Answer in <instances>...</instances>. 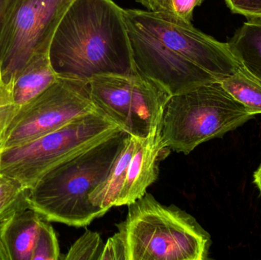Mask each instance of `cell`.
Masks as SVG:
<instances>
[{
	"instance_id": "9a60e30c",
	"label": "cell",
	"mask_w": 261,
	"mask_h": 260,
	"mask_svg": "<svg viewBox=\"0 0 261 260\" xmlns=\"http://www.w3.org/2000/svg\"><path fill=\"white\" fill-rule=\"evenodd\" d=\"M228 44L241 67L261 82V19H248Z\"/></svg>"
},
{
	"instance_id": "603a6c76",
	"label": "cell",
	"mask_w": 261,
	"mask_h": 260,
	"mask_svg": "<svg viewBox=\"0 0 261 260\" xmlns=\"http://www.w3.org/2000/svg\"><path fill=\"white\" fill-rule=\"evenodd\" d=\"M234 14L244 15L248 19H261V0H225Z\"/></svg>"
},
{
	"instance_id": "5b68a950",
	"label": "cell",
	"mask_w": 261,
	"mask_h": 260,
	"mask_svg": "<svg viewBox=\"0 0 261 260\" xmlns=\"http://www.w3.org/2000/svg\"><path fill=\"white\" fill-rule=\"evenodd\" d=\"M121 129L99 108L35 140L0 150V174L32 189L58 165Z\"/></svg>"
},
{
	"instance_id": "e0dca14e",
	"label": "cell",
	"mask_w": 261,
	"mask_h": 260,
	"mask_svg": "<svg viewBox=\"0 0 261 260\" xmlns=\"http://www.w3.org/2000/svg\"><path fill=\"white\" fill-rule=\"evenodd\" d=\"M28 192L18 180L0 174V223L15 212L29 209Z\"/></svg>"
},
{
	"instance_id": "8fae6325",
	"label": "cell",
	"mask_w": 261,
	"mask_h": 260,
	"mask_svg": "<svg viewBox=\"0 0 261 260\" xmlns=\"http://www.w3.org/2000/svg\"><path fill=\"white\" fill-rule=\"evenodd\" d=\"M161 128L160 123L147 137L140 139L128 164L116 207L128 206L139 199L145 195L147 188L158 180L160 163L170 153L163 143Z\"/></svg>"
},
{
	"instance_id": "5bb4252c",
	"label": "cell",
	"mask_w": 261,
	"mask_h": 260,
	"mask_svg": "<svg viewBox=\"0 0 261 260\" xmlns=\"http://www.w3.org/2000/svg\"><path fill=\"white\" fill-rule=\"evenodd\" d=\"M140 139L130 134L128 136L110 174L90 194V203L93 206L100 208L107 213L110 209L117 206L118 200L126 178L128 164Z\"/></svg>"
},
{
	"instance_id": "484cf974",
	"label": "cell",
	"mask_w": 261,
	"mask_h": 260,
	"mask_svg": "<svg viewBox=\"0 0 261 260\" xmlns=\"http://www.w3.org/2000/svg\"><path fill=\"white\" fill-rule=\"evenodd\" d=\"M0 260H8L6 252H5L3 245H2L1 241H0Z\"/></svg>"
},
{
	"instance_id": "8992f818",
	"label": "cell",
	"mask_w": 261,
	"mask_h": 260,
	"mask_svg": "<svg viewBox=\"0 0 261 260\" xmlns=\"http://www.w3.org/2000/svg\"><path fill=\"white\" fill-rule=\"evenodd\" d=\"M73 0H11L0 37V72L11 85L32 58L48 54Z\"/></svg>"
},
{
	"instance_id": "2e32d148",
	"label": "cell",
	"mask_w": 261,
	"mask_h": 260,
	"mask_svg": "<svg viewBox=\"0 0 261 260\" xmlns=\"http://www.w3.org/2000/svg\"><path fill=\"white\" fill-rule=\"evenodd\" d=\"M225 90L254 115L261 114V82L243 67L220 81Z\"/></svg>"
},
{
	"instance_id": "3957f363",
	"label": "cell",
	"mask_w": 261,
	"mask_h": 260,
	"mask_svg": "<svg viewBox=\"0 0 261 260\" xmlns=\"http://www.w3.org/2000/svg\"><path fill=\"white\" fill-rule=\"evenodd\" d=\"M118 224L128 260H205L211 237L194 217L174 205L164 206L146 192L128 205Z\"/></svg>"
},
{
	"instance_id": "7402d4cb",
	"label": "cell",
	"mask_w": 261,
	"mask_h": 260,
	"mask_svg": "<svg viewBox=\"0 0 261 260\" xmlns=\"http://www.w3.org/2000/svg\"><path fill=\"white\" fill-rule=\"evenodd\" d=\"M100 260H128L126 244L120 232H118L108 240Z\"/></svg>"
},
{
	"instance_id": "ffe728a7",
	"label": "cell",
	"mask_w": 261,
	"mask_h": 260,
	"mask_svg": "<svg viewBox=\"0 0 261 260\" xmlns=\"http://www.w3.org/2000/svg\"><path fill=\"white\" fill-rule=\"evenodd\" d=\"M61 259L59 243L53 227L48 223H41L34 247L32 260Z\"/></svg>"
},
{
	"instance_id": "44dd1931",
	"label": "cell",
	"mask_w": 261,
	"mask_h": 260,
	"mask_svg": "<svg viewBox=\"0 0 261 260\" xmlns=\"http://www.w3.org/2000/svg\"><path fill=\"white\" fill-rule=\"evenodd\" d=\"M18 109L19 108L14 101L11 86L4 82L0 72V145Z\"/></svg>"
},
{
	"instance_id": "30bf717a",
	"label": "cell",
	"mask_w": 261,
	"mask_h": 260,
	"mask_svg": "<svg viewBox=\"0 0 261 260\" xmlns=\"http://www.w3.org/2000/svg\"><path fill=\"white\" fill-rule=\"evenodd\" d=\"M125 23L137 70L161 84L171 96L219 81L211 73L175 54L142 29Z\"/></svg>"
},
{
	"instance_id": "7a4b0ae2",
	"label": "cell",
	"mask_w": 261,
	"mask_h": 260,
	"mask_svg": "<svg viewBox=\"0 0 261 260\" xmlns=\"http://www.w3.org/2000/svg\"><path fill=\"white\" fill-rule=\"evenodd\" d=\"M129 134L119 130L109 138L58 165L28 192V207L47 222L85 227L107 212L90 195L105 180Z\"/></svg>"
},
{
	"instance_id": "7c38bea8",
	"label": "cell",
	"mask_w": 261,
	"mask_h": 260,
	"mask_svg": "<svg viewBox=\"0 0 261 260\" xmlns=\"http://www.w3.org/2000/svg\"><path fill=\"white\" fill-rule=\"evenodd\" d=\"M42 221L39 214L26 209L0 223V241L8 260H32Z\"/></svg>"
},
{
	"instance_id": "cb8c5ba5",
	"label": "cell",
	"mask_w": 261,
	"mask_h": 260,
	"mask_svg": "<svg viewBox=\"0 0 261 260\" xmlns=\"http://www.w3.org/2000/svg\"><path fill=\"white\" fill-rule=\"evenodd\" d=\"M10 2L11 0H0V37H1L2 32H3L6 12H7Z\"/></svg>"
},
{
	"instance_id": "4fadbf2b",
	"label": "cell",
	"mask_w": 261,
	"mask_h": 260,
	"mask_svg": "<svg viewBox=\"0 0 261 260\" xmlns=\"http://www.w3.org/2000/svg\"><path fill=\"white\" fill-rule=\"evenodd\" d=\"M58 79L50 65L48 54L35 56L11 84L15 104L21 108L39 96Z\"/></svg>"
},
{
	"instance_id": "ba28073f",
	"label": "cell",
	"mask_w": 261,
	"mask_h": 260,
	"mask_svg": "<svg viewBox=\"0 0 261 260\" xmlns=\"http://www.w3.org/2000/svg\"><path fill=\"white\" fill-rule=\"evenodd\" d=\"M97 109L91 99L89 82L58 77L39 96L19 108L0 150L35 140Z\"/></svg>"
},
{
	"instance_id": "52a82bcc",
	"label": "cell",
	"mask_w": 261,
	"mask_h": 260,
	"mask_svg": "<svg viewBox=\"0 0 261 260\" xmlns=\"http://www.w3.org/2000/svg\"><path fill=\"white\" fill-rule=\"evenodd\" d=\"M89 83L96 106L128 134L139 138L147 137L161 123L171 97L163 85L137 68L130 76H98Z\"/></svg>"
},
{
	"instance_id": "9c48e42d",
	"label": "cell",
	"mask_w": 261,
	"mask_h": 260,
	"mask_svg": "<svg viewBox=\"0 0 261 260\" xmlns=\"http://www.w3.org/2000/svg\"><path fill=\"white\" fill-rule=\"evenodd\" d=\"M127 22L142 29L172 52L219 81L241 68L228 43H222L193 27L191 22L167 14L124 9Z\"/></svg>"
},
{
	"instance_id": "d4e9b609",
	"label": "cell",
	"mask_w": 261,
	"mask_h": 260,
	"mask_svg": "<svg viewBox=\"0 0 261 260\" xmlns=\"http://www.w3.org/2000/svg\"><path fill=\"white\" fill-rule=\"evenodd\" d=\"M254 183L258 188L261 194V163L254 174Z\"/></svg>"
},
{
	"instance_id": "ac0fdd59",
	"label": "cell",
	"mask_w": 261,
	"mask_h": 260,
	"mask_svg": "<svg viewBox=\"0 0 261 260\" xmlns=\"http://www.w3.org/2000/svg\"><path fill=\"white\" fill-rule=\"evenodd\" d=\"M150 12L167 14L191 22L193 10L202 0H137Z\"/></svg>"
},
{
	"instance_id": "6da1fadb",
	"label": "cell",
	"mask_w": 261,
	"mask_h": 260,
	"mask_svg": "<svg viewBox=\"0 0 261 260\" xmlns=\"http://www.w3.org/2000/svg\"><path fill=\"white\" fill-rule=\"evenodd\" d=\"M57 76L90 82L136 71L124 9L113 0H73L48 51Z\"/></svg>"
},
{
	"instance_id": "d6986e66",
	"label": "cell",
	"mask_w": 261,
	"mask_h": 260,
	"mask_svg": "<svg viewBox=\"0 0 261 260\" xmlns=\"http://www.w3.org/2000/svg\"><path fill=\"white\" fill-rule=\"evenodd\" d=\"M104 244L100 235L97 232L86 230L84 235L78 238L70 247L66 260H100Z\"/></svg>"
},
{
	"instance_id": "277c9868",
	"label": "cell",
	"mask_w": 261,
	"mask_h": 260,
	"mask_svg": "<svg viewBox=\"0 0 261 260\" xmlns=\"http://www.w3.org/2000/svg\"><path fill=\"white\" fill-rule=\"evenodd\" d=\"M254 116L220 81L210 82L171 96L161 119V138L170 151L187 155L199 145L222 137Z\"/></svg>"
}]
</instances>
